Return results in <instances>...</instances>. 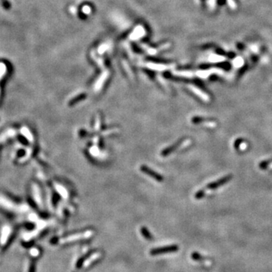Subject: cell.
<instances>
[{
    "label": "cell",
    "mask_w": 272,
    "mask_h": 272,
    "mask_svg": "<svg viewBox=\"0 0 272 272\" xmlns=\"http://www.w3.org/2000/svg\"><path fill=\"white\" fill-rule=\"evenodd\" d=\"M178 250V246L177 245H169V246H161L158 248H154L150 251L151 255H163L165 253H175Z\"/></svg>",
    "instance_id": "cell-1"
},
{
    "label": "cell",
    "mask_w": 272,
    "mask_h": 272,
    "mask_svg": "<svg viewBox=\"0 0 272 272\" xmlns=\"http://www.w3.org/2000/svg\"><path fill=\"white\" fill-rule=\"evenodd\" d=\"M91 254H92V251L89 252V253H87L86 255H83V256H82L81 258H79V260L77 261V262H76V268L77 269L81 268L83 266V265H84L85 261H86V259H87V258H88L90 255H91Z\"/></svg>",
    "instance_id": "cell-2"
},
{
    "label": "cell",
    "mask_w": 272,
    "mask_h": 272,
    "mask_svg": "<svg viewBox=\"0 0 272 272\" xmlns=\"http://www.w3.org/2000/svg\"><path fill=\"white\" fill-rule=\"evenodd\" d=\"M91 234V231H89L87 233H83V234H78L76 235H73V236H71L70 237H68L67 239H65V241H72L74 240H77V239H82V238H86V237H88L87 235H90Z\"/></svg>",
    "instance_id": "cell-3"
},
{
    "label": "cell",
    "mask_w": 272,
    "mask_h": 272,
    "mask_svg": "<svg viewBox=\"0 0 272 272\" xmlns=\"http://www.w3.org/2000/svg\"><path fill=\"white\" fill-rule=\"evenodd\" d=\"M141 234H142V236H143L145 239L148 240H153V236H152V234H150V231H148L147 227H141Z\"/></svg>",
    "instance_id": "cell-4"
},
{
    "label": "cell",
    "mask_w": 272,
    "mask_h": 272,
    "mask_svg": "<svg viewBox=\"0 0 272 272\" xmlns=\"http://www.w3.org/2000/svg\"><path fill=\"white\" fill-rule=\"evenodd\" d=\"M21 132H22L23 135L26 137L27 139L29 140V141H31V142H33V135H31V133L30 132L29 129H28L27 128H26V127L22 128V129H21Z\"/></svg>",
    "instance_id": "cell-5"
},
{
    "label": "cell",
    "mask_w": 272,
    "mask_h": 272,
    "mask_svg": "<svg viewBox=\"0 0 272 272\" xmlns=\"http://www.w3.org/2000/svg\"><path fill=\"white\" fill-rule=\"evenodd\" d=\"M142 170H143L145 172H146L147 174L151 175V176H152V177H153V178H154L159 179L158 175L156 174V173H155V172H152V171H150V170H148V169H147V167H143V169H142Z\"/></svg>",
    "instance_id": "cell-6"
},
{
    "label": "cell",
    "mask_w": 272,
    "mask_h": 272,
    "mask_svg": "<svg viewBox=\"0 0 272 272\" xmlns=\"http://www.w3.org/2000/svg\"><path fill=\"white\" fill-rule=\"evenodd\" d=\"M6 72V67L4 64H0V79L3 77Z\"/></svg>",
    "instance_id": "cell-7"
},
{
    "label": "cell",
    "mask_w": 272,
    "mask_h": 272,
    "mask_svg": "<svg viewBox=\"0 0 272 272\" xmlns=\"http://www.w3.org/2000/svg\"><path fill=\"white\" fill-rule=\"evenodd\" d=\"M29 272H36V263H35V262H33L30 265Z\"/></svg>",
    "instance_id": "cell-8"
},
{
    "label": "cell",
    "mask_w": 272,
    "mask_h": 272,
    "mask_svg": "<svg viewBox=\"0 0 272 272\" xmlns=\"http://www.w3.org/2000/svg\"><path fill=\"white\" fill-rule=\"evenodd\" d=\"M0 3L2 4V5L3 6L5 9H9L10 7V5L8 3L7 1H5V0H0Z\"/></svg>",
    "instance_id": "cell-9"
},
{
    "label": "cell",
    "mask_w": 272,
    "mask_h": 272,
    "mask_svg": "<svg viewBox=\"0 0 272 272\" xmlns=\"http://www.w3.org/2000/svg\"><path fill=\"white\" fill-rule=\"evenodd\" d=\"M31 254L33 255H34V256H36V255H39V251L37 250H36V249H33V250H31Z\"/></svg>",
    "instance_id": "cell-10"
},
{
    "label": "cell",
    "mask_w": 272,
    "mask_h": 272,
    "mask_svg": "<svg viewBox=\"0 0 272 272\" xmlns=\"http://www.w3.org/2000/svg\"><path fill=\"white\" fill-rule=\"evenodd\" d=\"M57 243H58L57 237H55V238H53V239L51 240V243H52V244H56Z\"/></svg>",
    "instance_id": "cell-11"
}]
</instances>
